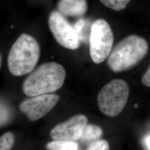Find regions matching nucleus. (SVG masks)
Listing matches in <instances>:
<instances>
[{
    "label": "nucleus",
    "mask_w": 150,
    "mask_h": 150,
    "mask_svg": "<svg viewBox=\"0 0 150 150\" xmlns=\"http://www.w3.org/2000/svg\"><path fill=\"white\" fill-rule=\"evenodd\" d=\"M65 77L66 71L61 64L45 62L33 70L25 79L22 91L30 97L51 93L63 86Z\"/></svg>",
    "instance_id": "f257e3e1"
},
{
    "label": "nucleus",
    "mask_w": 150,
    "mask_h": 150,
    "mask_svg": "<svg viewBox=\"0 0 150 150\" xmlns=\"http://www.w3.org/2000/svg\"><path fill=\"white\" fill-rule=\"evenodd\" d=\"M148 51L149 44L144 38L129 35L113 47L107 57V65L115 73L130 70L141 61Z\"/></svg>",
    "instance_id": "f03ea898"
},
{
    "label": "nucleus",
    "mask_w": 150,
    "mask_h": 150,
    "mask_svg": "<svg viewBox=\"0 0 150 150\" xmlns=\"http://www.w3.org/2000/svg\"><path fill=\"white\" fill-rule=\"evenodd\" d=\"M40 47L36 40L31 35L22 33L11 47L7 65L11 74L21 76L30 74L38 64Z\"/></svg>",
    "instance_id": "7ed1b4c3"
},
{
    "label": "nucleus",
    "mask_w": 150,
    "mask_h": 150,
    "mask_svg": "<svg viewBox=\"0 0 150 150\" xmlns=\"http://www.w3.org/2000/svg\"><path fill=\"white\" fill-rule=\"evenodd\" d=\"M129 93V86L126 81L121 79L110 81L98 94L97 101L99 110L108 117L118 116L127 103Z\"/></svg>",
    "instance_id": "20e7f679"
},
{
    "label": "nucleus",
    "mask_w": 150,
    "mask_h": 150,
    "mask_svg": "<svg viewBox=\"0 0 150 150\" xmlns=\"http://www.w3.org/2000/svg\"><path fill=\"white\" fill-rule=\"evenodd\" d=\"M114 38L112 30L106 20L99 18L92 23L90 38V54L96 64L103 62L113 48Z\"/></svg>",
    "instance_id": "39448f33"
},
{
    "label": "nucleus",
    "mask_w": 150,
    "mask_h": 150,
    "mask_svg": "<svg viewBox=\"0 0 150 150\" xmlns=\"http://www.w3.org/2000/svg\"><path fill=\"white\" fill-rule=\"evenodd\" d=\"M48 24L54 39L61 46L70 50L79 48L80 42L74 26L59 11L50 13Z\"/></svg>",
    "instance_id": "423d86ee"
},
{
    "label": "nucleus",
    "mask_w": 150,
    "mask_h": 150,
    "mask_svg": "<svg viewBox=\"0 0 150 150\" xmlns=\"http://www.w3.org/2000/svg\"><path fill=\"white\" fill-rule=\"evenodd\" d=\"M57 94L46 93L31 97L22 101L19 109L30 121H36L50 112L59 101Z\"/></svg>",
    "instance_id": "0eeeda50"
},
{
    "label": "nucleus",
    "mask_w": 150,
    "mask_h": 150,
    "mask_svg": "<svg viewBox=\"0 0 150 150\" xmlns=\"http://www.w3.org/2000/svg\"><path fill=\"white\" fill-rule=\"evenodd\" d=\"M87 124L86 116L77 114L55 126L50 131V136L54 140L75 141L80 139Z\"/></svg>",
    "instance_id": "6e6552de"
},
{
    "label": "nucleus",
    "mask_w": 150,
    "mask_h": 150,
    "mask_svg": "<svg viewBox=\"0 0 150 150\" xmlns=\"http://www.w3.org/2000/svg\"><path fill=\"white\" fill-rule=\"evenodd\" d=\"M57 11L64 17L82 18L87 10L86 0H59Z\"/></svg>",
    "instance_id": "1a4fd4ad"
},
{
    "label": "nucleus",
    "mask_w": 150,
    "mask_h": 150,
    "mask_svg": "<svg viewBox=\"0 0 150 150\" xmlns=\"http://www.w3.org/2000/svg\"><path fill=\"white\" fill-rule=\"evenodd\" d=\"M73 26L77 34L80 42L85 44L89 43L92 26L90 20L87 18H80L75 22Z\"/></svg>",
    "instance_id": "9d476101"
},
{
    "label": "nucleus",
    "mask_w": 150,
    "mask_h": 150,
    "mask_svg": "<svg viewBox=\"0 0 150 150\" xmlns=\"http://www.w3.org/2000/svg\"><path fill=\"white\" fill-rule=\"evenodd\" d=\"M102 133L103 131L100 127L94 125L87 124L81 137V141L83 142H93L100 139Z\"/></svg>",
    "instance_id": "9b49d317"
},
{
    "label": "nucleus",
    "mask_w": 150,
    "mask_h": 150,
    "mask_svg": "<svg viewBox=\"0 0 150 150\" xmlns=\"http://www.w3.org/2000/svg\"><path fill=\"white\" fill-rule=\"evenodd\" d=\"M48 150H78L79 145L74 141L54 140L46 145Z\"/></svg>",
    "instance_id": "f8f14e48"
},
{
    "label": "nucleus",
    "mask_w": 150,
    "mask_h": 150,
    "mask_svg": "<svg viewBox=\"0 0 150 150\" xmlns=\"http://www.w3.org/2000/svg\"><path fill=\"white\" fill-rule=\"evenodd\" d=\"M103 5L116 11L124 10L131 0H100Z\"/></svg>",
    "instance_id": "ddd939ff"
},
{
    "label": "nucleus",
    "mask_w": 150,
    "mask_h": 150,
    "mask_svg": "<svg viewBox=\"0 0 150 150\" xmlns=\"http://www.w3.org/2000/svg\"><path fill=\"white\" fill-rule=\"evenodd\" d=\"M15 143V136L10 132L2 134L0 138V150H11Z\"/></svg>",
    "instance_id": "4468645a"
},
{
    "label": "nucleus",
    "mask_w": 150,
    "mask_h": 150,
    "mask_svg": "<svg viewBox=\"0 0 150 150\" xmlns=\"http://www.w3.org/2000/svg\"><path fill=\"white\" fill-rule=\"evenodd\" d=\"M86 150H110V145L106 140L97 139L92 142Z\"/></svg>",
    "instance_id": "2eb2a0df"
},
{
    "label": "nucleus",
    "mask_w": 150,
    "mask_h": 150,
    "mask_svg": "<svg viewBox=\"0 0 150 150\" xmlns=\"http://www.w3.org/2000/svg\"><path fill=\"white\" fill-rule=\"evenodd\" d=\"M141 82L144 85L150 88V64L148 69L142 77Z\"/></svg>",
    "instance_id": "dca6fc26"
},
{
    "label": "nucleus",
    "mask_w": 150,
    "mask_h": 150,
    "mask_svg": "<svg viewBox=\"0 0 150 150\" xmlns=\"http://www.w3.org/2000/svg\"><path fill=\"white\" fill-rule=\"evenodd\" d=\"M8 113L7 108L4 107V105L1 104V125L5 124L8 118Z\"/></svg>",
    "instance_id": "f3484780"
},
{
    "label": "nucleus",
    "mask_w": 150,
    "mask_h": 150,
    "mask_svg": "<svg viewBox=\"0 0 150 150\" xmlns=\"http://www.w3.org/2000/svg\"><path fill=\"white\" fill-rule=\"evenodd\" d=\"M143 143L146 150H150V134L145 137Z\"/></svg>",
    "instance_id": "a211bd4d"
},
{
    "label": "nucleus",
    "mask_w": 150,
    "mask_h": 150,
    "mask_svg": "<svg viewBox=\"0 0 150 150\" xmlns=\"http://www.w3.org/2000/svg\"><path fill=\"white\" fill-rule=\"evenodd\" d=\"M2 66V55H1V67Z\"/></svg>",
    "instance_id": "6ab92c4d"
},
{
    "label": "nucleus",
    "mask_w": 150,
    "mask_h": 150,
    "mask_svg": "<svg viewBox=\"0 0 150 150\" xmlns=\"http://www.w3.org/2000/svg\"></svg>",
    "instance_id": "aec40b11"
}]
</instances>
